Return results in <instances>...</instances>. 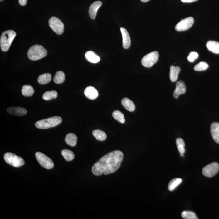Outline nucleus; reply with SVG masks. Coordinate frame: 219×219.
Segmentation results:
<instances>
[{
  "label": "nucleus",
  "instance_id": "1",
  "mask_svg": "<svg viewBox=\"0 0 219 219\" xmlns=\"http://www.w3.org/2000/svg\"><path fill=\"white\" fill-rule=\"evenodd\" d=\"M124 154L119 150L109 153L93 165L92 168L93 173L96 176L113 173L121 166Z\"/></svg>",
  "mask_w": 219,
  "mask_h": 219
},
{
  "label": "nucleus",
  "instance_id": "2",
  "mask_svg": "<svg viewBox=\"0 0 219 219\" xmlns=\"http://www.w3.org/2000/svg\"><path fill=\"white\" fill-rule=\"evenodd\" d=\"M62 122L61 118L59 116H55L38 121L35 124V126L39 129H46L57 126Z\"/></svg>",
  "mask_w": 219,
  "mask_h": 219
},
{
  "label": "nucleus",
  "instance_id": "3",
  "mask_svg": "<svg viewBox=\"0 0 219 219\" xmlns=\"http://www.w3.org/2000/svg\"><path fill=\"white\" fill-rule=\"evenodd\" d=\"M16 36V32L13 31L8 30L2 32L0 39V46L2 51L7 52L9 50Z\"/></svg>",
  "mask_w": 219,
  "mask_h": 219
},
{
  "label": "nucleus",
  "instance_id": "4",
  "mask_svg": "<svg viewBox=\"0 0 219 219\" xmlns=\"http://www.w3.org/2000/svg\"><path fill=\"white\" fill-rule=\"evenodd\" d=\"M28 56L30 60H38L42 59L47 55V51L43 46L40 45H35L28 50Z\"/></svg>",
  "mask_w": 219,
  "mask_h": 219
},
{
  "label": "nucleus",
  "instance_id": "5",
  "mask_svg": "<svg viewBox=\"0 0 219 219\" xmlns=\"http://www.w3.org/2000/svg\"><path fill=\"white\" fill-rule=\"evenodd\" d=\"M4 159L7 164L15 167H19L24 165L25 162L23 158L17 156L12 153L7 152L4 156Z\"/></svg>",
  "mask_w": 219,
  "mask_h": 219
},
{
  "label": "nucleus",
  "instance_id": "6",
  "mask_svg": "<svg viewBox=\"0 0 219 219\" xmlns=\"http://www.w3.org/2000/svg\"><path fill=\"white\" fill-rule=\"evenodd\" d=\"M36 157L41 166L47 169H51L54 167V163L52 159L41 152H36Z\"/></svg>",
  "mask_w": 219,
  "mask_h": 219
},
{
  "label": "nucleus",
  "instance_id": "7",
  "mask_svg": "<svg viewBox=\"0 0 219 219\" xmlns=\"http://www.w3.org/2000/svg\"><path fill=\"white\" fill-rule=\"evenodd\" d=\"M157 51H153L143 57L141 60L142 65L144 67H151L157 62L159 58Z\"/></svg>",
  "mask_w": 219,
  "mask_h": 219
},
{
  "label": "nucleus",
  "instance_id": "8",
  "mask_svg": "<svg viewBox=\"0 0 219 219\" xmlns=\"http://www.w3.org/2000/svg\"><path fill=\"white\" fill-rule=\"evenodd\" d=\"M49 25L56 34L61 35L64 32V24L58 17H51L49 20Z\"/></svg>",
  "mask_w": 219,
  "mask_h": 219
},
{
  "label": "nucleus",
  "instance_id": "9",
  "mask_svg": "<svg viewBox=\"0 0 219 219\" xmlns=\"http://www.w3.org/2000/svg\"><path fill=\"white\" fill-rule=\"evenodd\" d=\"M219 171V164L217 162H214L203 168L202 173L205 176L212 178Z\"/></svg>",
  "mask_w": 219,
  "mask_h": 219
},
{
  "label": "nucleus",
  "instance_id": "10",
  "mask_svg": "<svg viewBox=\"0 0 219 219\" xmlns=\"http://www.w3.org/2000/svg\"><path fill=\"white\" fill-rule=\"evenodd\" d=\"M194 22L192 17H187L181 20L175 27V29L178 32L187 30L191 27Z\"/></svg>",
  "mask_w": 219,
  "mask_h": 219
},
{
  "label": "nucleus",
  "instance_id": "11",
  "mask_svg": "<svg viewBox=\"0 0 219 219\" xmlns=\"http://www.w3.org/2000/svg\"><path fill=\"white\" fill-rule=\"evenodd\" d=\"M186 92V86L184 82L182 81H179L177 82L176 88L173 93L174 98H178L179 95L184 94Z\"/></svg>",
  "mask_w": 219,
  "mask_h": 219
},
{
  "label": "nucleus",
  "instance_id": "12",
  "mask_svg": "<svg viewBox=\"0 0 219 219\" xmlns=\"http://www.w3.org/2000/svg\"><path fill=\"white\" fill-rule=\"evenodd\" d=\"M7 110L9 114L17 116H24L27 113L26 109L19 107H11L8 108Z\"/></svg>",
  "mask_w": 219,
  "mask_h": 219
},
{
  "label": "nucleus",
  "instance_id": "13",
  "mask_svg": "<svg viewBox=\"0 0 219 219\" xmlns=\"http://www.w3.org/2000/svg\"><path fill=\"white\" fill-rule=\"evenodd\" d=\"M210 131L213 140L219 144V123L213 122L211 125Z\"/></svg>",
  "mask_w": 219,
  "mask_h": 219
},
{
  "label": "nucleus",
  "instance_id": "14",
  "mask_svg": "<svg viewBox=\"0 0 219 219\" xmlns=\"http://www.w3.org/2000/svg\"><path fill=\"white\" fill-rule=\"evenodd\" d=\"M120 30L123 37V46L124 48L128 49L131 45V39L129 33L125 28L121 27Z\"/></svg>",
  "mask_w": 219,
  "mask_h": 219
},
{
  "label": "nucleus",
  "instance_id": "15",
  "mask_svg": "<svg viewBox=\"0 0 219 219\" xmlns=\"http://www.w3.org/2000/svg\"><path fill=\"white\" fill-rule=\"evenodd\" d=\"M102 5L100 1H95L90 5L89 9V15L92 19H95L96 16L97 11Z\"/></svg>",
  "mask_w": 219,
  "mask_h": 219
},
{
  "label": "nucleus",
  "instance_id": "16",
  "mask_svg": "<svg viewBox=\"0 0 219 219\" xmlns=\"http://www.w3.org/2000/svg\"><path fill=\"white\" fill-rule=\"evenodd\" d=\"M85 96L89 99L93 100L96 99L98 96V91L93 86H88L84 90Z\"/></svg>",
  "mask_w": 219,
  "mask_h": 219
},
{
  "label": "nucleus",
  "instance_id": "17",
  "mask_svg": "<svg viewBox=\"0 0 219 219\" xmlns=\"http://www.w3.org/2000/svg\"><path fill=\"white\" fill-rule=\"evenodd\" d=\"M206 47L210 52L215 54H219V43L218 42L209 41L207 43Z\"/></svg>",
  "mask_w": 219,
  "mask_h": 219
},
{
  "label": "nucleus",
  "instance_id": "18",
  "mask_svg": "<svg viewBox=\"0 0 219 219\" xmlns=\"http://www.w3.org/2000/svg\"><path fill=\"white\" fill-rule=\"evenodd\" d=\"M181 69L178 66H172L170 67V78L172 82H175L178 79V74L180 72Z\"/></svg>",
  "mask_w": 219,
  "mask_h": 219
},
{
  "label": "nucleus",
  "instance_id": "19",
  "mask_svg": "<svg viewBox=\"0 0 219 219\" xmlns=\"http://www.w3.org/2000/svg\"><path fill=\"white\" fill-rule=\"evenodd\" d=\"M122 105L129 112H133L135 110V105L133 101L128 98H124L121 101Z\"/></svg>",
  "mask_w": 219,
  "mask_h": 219
},
{
  "label": "nucleus",
  "instance_id": "20",
  "mask_svg": "<svg viewBox=\"0 0 219 219\" xmlns=\"http://www.w3.org/2000/svg\"><path fill=\"white\" fill-rule=\"evenodd\" d=\"M65 141L69 146L74 147L76 145L77 137L74 134L70 133L67 134L65 138Z\"/></svg>",
  "mask_w": 219,
  "mask_h": 219
},
{
  "label": "nucleus",
  "instance_id": "21",
  "mask_svg": "<svg viewBox=\"0 0 219 219\" xmlns=\"http://www.w3.org/2000/svg\"><path fill=\"white\" fill-rule=\"evenodd\" d=\"M85 58L88 61L93 63H98L100 61V58L92 51H88L85 55Z\"/></svg>",
  "mask_w": 219,
  "mask_h": 219
},
{
  "label": "nucleus",
  "instance_id": "22",
  "mask_svg": "<svg viewBox=\"0 0 219 219\" xmlns=\"http://www.w3.org/2000/svg\"><path fill=\"white\" fill-rule=\"evenodd\" d=\"M52 79V75L49 73L41 74L38 78V82L40 84L45 85L49 83Z\"/></svg>",
  "mask_w": 219,
  "mask_h": 219
},
{
  "label": "nucleus",
  "instance_id": "23",
  "mask_svg": "<svg viewBox=\"0 0 219 219\" xmlns=\"http://www.w3.org/2000/svg\"><path fill=\"white\" fill-rule=\"evenodd\" d=\"M22 93L25 97H31L34 93V90L32 86L28 85H24L22 89Z\"/></svg>",
  "mask_w": 219,
  "mask_h": 219
},
{
  "label": "nucleus",
  "instance_id": "24",
  "mask_svg": "<svg viewBox=\"0 0 219 219\" xmlns=\"http://www.w3.org/2000/svg\"><path fill=\"white\" fill-rule=\"evenodd\" d=\"M93 136L99 141H104L106 139V134L100 129L94 130L92 132Z\"/></svg>",
  "mask_w": 219,
  "mask_h": 219
},
{
  "label": "nucleus",
  "instance_id": "25",
  "mask_svg": "<svg viewBox=\"0 0 219 219\" xmlns=\"http://www.w3.org/2000/svg\"><path fill=\"white\" fill-rule=\"evenodd\" d=\"M61 154L65 160L67 161H71L75 158V155L72 151L68 149H64L61 151Z\"/></svg>",
  "mask_w": 219,
  "mask_h": 219
},
{
  "label": "nucleus",
  "instance_id": "26",
  "mask_svg": "<svg viewBox=\"0 0 219 219\" xmlns=\"http://www.w3.org/2000/svg\"><path fill=\"white\" fill-rule=\"evenodd\" d=\"M182 182L181 178H174L170 181L168 184V189L170 191L174 190Z\"/></svg>",
  "mask_w": 219,
  "mask_h": 219
},
{
  "label": "nucleus",
  "instance_id": "27",
  "mask_svg": "<svg viewBox=\"0 0 219 219\" xmlns=\"http://www.w3.org/2000/svg\"><path fill=\"white\" fill-rule=\"evenodd\" d=\"M176 144L178 151L180 153L181 156L183 157V154L185 152V142L181 138H178L177 139Z\"/></svg>",
  "mask_w": 219,
  "mask_h": 219
},
{
  "label": "nucleus",
  "instance_id": "28",
  "mask_svg": "<svg viewBox=\"0 0 219 219\" xmlns=\"http://www.w3.org/2000/svg\"><path fill=\"white\" fill-rule=\"evenodd\" d=\"M65 80V75L64 72L61 71H57L54 78V81L55 83L62 84Z\"/></svg>",
  "mask_w": 219,
  "mask_h": 219
},
{
  "label": "nucleus",
  "instance_id": "29",
  "mask_svg": "<svg viewBox=\"0 0 219 219\" xmlns=\"http://www.w3.org/2000/svg\"><path fill=\"white\" fill-rule=\"evenodd\" d=\"M57 92L55 90H52L51 91H47L44 93L43 95V99L45 100L49 101L56 98L57 97Z\"/></svg>",
  "mask_w": 219,
  "mask_h": 219
},
{
  "label": "nucleus",
  "instance_id": "30",
  "mask_svg": "<svg viewBox=\"0 0 219 219\" xmlns=\"http://www.w3.org/2000/svg\"><path fill=\"white\" fill-rule=\"evenodd\" d=\"M114 118L119 122L124 124L125 122V118L124 114L119 110H115L112 114Z\"/></svg>",
  "mask_w": 219,
  "mask_h": 219
},
{
  "label": "nucleus",
  "instance_id": "31",
  "mask_svg": "<svg viewBox=\"0 0 219 219\" xmlns=\"http://www.w3.org/2000/svg\"><path fill=\"white\" fill-rule=\"evenodd\" d=\"M182 218L184 219H197L198 217L196 216L195 213L191 211H184L181 214Z\"/></svg>",
  "mask_w": 219,
  "mask_h": 219
},
{
  "label": "nucleus",
  "instance_id": "32",
  "mask_svg": "<svg viewBox=\"0 0 219 219\" xmlns=\"http://www.w3.org/2000/svg\"><path fill=\"white\" fill-rule=\"evenodd\" d=\"M209 67V65L205 62H201L196 65L194 70L196 71H202L207 70Z\"/></svg>",
  "mask_w": 219,
  "mask_h": 219
},
{
  "label": "nucleus",
  "instance_id": "33",
  "mask_svg": "<svg viewBox=\"0 0 219 219\" xmlns=\"http://www.w3.org/2000/svg\"><path fill=\"white\" fill-rule=\"evenodd\" d=\"M198 53L195 52H191L187 57L188 60L190 62H193L195 59L198 58Z\"/></svg>",
  "mask_w": 219,
  "mask_h": 219
},
{
  "label": "nucleus",
  "instance_id": "34",
  "mask_svg": "<svg viewBox=\"0 0 219 219\" xmlns=\"http://www.w3.org/2000/svg\"><path fill=\"white\" fill-rule=\"evenodd\" d=\"M27 0H19V2L22 6H24L26 5Z\"/></svg>",
  "mask_w": 219,
  "mask_h": 219
},
{
  "label": "nucleus",
  "instance_id": "35",
  "mask_svg": "<svg viewBox=\"0 0 219 219\" xmlns=\"http://www.w3.org/2000/svg\"><path fill=\"white\" fill-rule=\"evenodd\" d=\"M198 1V0H181L182 2H185V3H190L195 2V1Z\"/></svg>",
  "mask_w": 219,
  "mask_h": 219
},
{
  "label": "nucleus",
  "instance_id": "36",
  "mask_svg": "<svg viewBox=\"0 0 219 219\" xmlns=\"http://www.w3.org/2000/svg\"><path fill=\"white\" fill-rule=\"evenodd\" d=\"M150 0H141V1L142 2H148V1H149Z\"/></svg>",
  "mask_w": 219,
  "mask_h": 219
},
{
  "label": "nucleus",
  "instance_id": "37",
  "mask_svg": "<svg viewBox=\"0 0 219 219\" xmlns=\"http://www.w3.org/2000/svg\"><path fill=\"white\" fill-rule=\"evenodd\" d=\"M0 1H1V2H2V1H3V0H0Z\"/></svg>",
  "mask_w": 219,
  "mask_h": 219
}]
</instances>
